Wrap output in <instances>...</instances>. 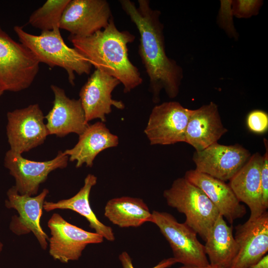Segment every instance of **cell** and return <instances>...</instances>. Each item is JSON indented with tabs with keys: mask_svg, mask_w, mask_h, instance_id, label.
<instances>
[{
	"mask_svg": "<svg viewBox=\"0 0 268 268\" xmlns=\"http://www.w3.org/2000/svg\"><path fill=\"white\" fill-rule=\"evenodd\" d=\"M137 2L136 6L131 0H119L122 8L138 31V55L149 78L148 90L152 102L158 103L163 90L170 98L178 96L184 77L183 69L166 54L160 11L152 9L148 0Z\"/></svg>",
	"mask_w": 268,
	"mask_h": 268,
	"instance_id": "1",
	"label": "cell"
},
{
	"mask_svg": "<svg viewBox=\"0 0 268 268\" xmlns=\"http://www.w3.org/2000/svg\"><path fill=\"white\" fill-rule=\"evenodd\" d=\"M134 35L116 27L113 17L105 29L86 37L69 35L68 40L92 66L116 78L124 86V92H131L143 81L138 68L130 61L128 44Z\"/></svg>",
	"mask_w": 268,
	"mask_h": 268,
	"instance_id": "2",
	"label": "cell"
},
{
	"mask_svg": "<svg viewBox=\"0 0 268 268\" xmlns=\"http://www.w3.org/2000/svg\"><path fill=\"white\" fill-rule=\"evenodd\" d=\"M13 30L20 43L33 53L40 63L64 69L71 85L75 84V73L79 75L90 73L92 65L76 49L67 45L60 29L41 31L39 35L29 33L19 25L15 26Z\"/></svg>",
	"mask_w": 268,
	"mask_h": 268,
	"instance_id": "3",
	"label": "cell"
},
{
	"mask_svg": "<svg viewBox=\"0 0 268 268\" xmlns=\"http://www.w3.org/2000/svg\"><path fill=\"white\" fill-rule=\"evenodd\" d=\"M167 204L186 217L185 223L205 241L220 214L206 195L184 177L175 180L163 192Z\"/></svg>",
	"mask_w": 268,
	"mask_h": 268,
	"instance_id": "4",
	"label": "cell"
},
{
	"mask_svg": "<svg viewBox=\"0 0 268 268\" xmlns=\"http://www.w3.org/2000/svg\"><path fill=\"white\" fill-rule=\"evenodd\" d=\"M40 63L24 45L0 26V89L18 92L28 88L39 70Z\"/></svg>",
	"mask_w": 268,
	"mask_h": 268,
	"instance_id": "5",
	"label": "cell"
},
{
	"mask_svg": "<svg viewBox=\"0 0 268 268\" xmlns=\"http://www.w3.org/2000/svg\"><path fill=\"white\" fill-rule=\"evenodd\" d=\"M152 223L159 229L172 249L177 263L186 266H205L209 264L204 246L197 233L185 222L180 223L171 214L152 211Z\"/></svg>",
	"mask_w": 268,
	"mask_h": 268,
	"instance_id": "6",
	"label": "cell"
},
{
	"mask_svg": "<svg viewBox=\"0 0 268 268\" xmlns=\"http://www.w3.org/2000/svg\"><path fill=\"white\" fill-rule=\"evenodd\" d=\"M48 227L51 235L49 239V254L63 263L78 260L88 244H99L104 240L101 235L68 222L57 213L49 219Z\"/></svg>",
	"mask_w": 268,
	"mask_h": 268,
	"instance_id": "7",
	"label": "cell"
},
{
	"mask_svg": "<svg viewBox=\"0 0 268 268\" xmlns=\"http://www.w3.org/2000/svg\"><path fill=\"white\" fill-rule=\"evenodd\" d=\"M6 135L11 151L22 154L42 144L49 135L38 104L7 113Z\"/></svg>",
	"mask_w": 268,
	"mask_h": 268,
	"instance_id": "8",
	"label": "cell"
},
{
	"mask_svg": "<svg viewBox=\"0 0 268 268\" xmlns=\"http://www.w3.org/2000/svg\"><path fill=\"white\" fill-rule=\"evenodd\" d=\"M191 110L177 101L155 106L144 132L150 145H170L185 142Z\"/></svg>",
	"mask_w": 268,
	"mask_h": 268,
	"instance_id": "9",
	"label": "cell"
},
{
	"mask_svg": "<svg viewBox=\"0 0 268 268\" xmlns=\"http://www.w3.org/2000/svg\"><path fill=\"white\" fill-rule=\"evenodd\" d=\"M112 17L106 0H70L63 12L60 29L72 36L86 37L107 27Z\"/></svg>",
	"mask_w": 268,
	"mask_h": 268,
	"instance_id": "10",
	"label": "cell"
},
{
	"mask_svg": "<svg viewBox=\"0 0 268 268\" xmlns=\"http://www.w3.org/2000/svg\"><path fill=\"white\" fill-rule=\"evenodd\" d=\"M68 156L59 151L53 159L36 161L23 157L21 154L8 150L4 157V166L15 179L14 186L20 195H36L40 184L47 179L48 175L57 169H63L67 165Z\"/></svg>",
	"mask_w": 268,
	"mask_h": 268,
	"instance_id": "11",
	"label": "cell"
},
{
	"mask_svg": "<svg viewBox=\"0 0 268 268\" xmlns=\"http://www.w3.org/2000/svg\"><path fill=\"white\" fill-rule=\"evenodd\" d=\"M49 192L47 189H44L34 197L20 195L14 186L7 191V199L5 201L6 208H13L18 213V216L14 215L12 217L10 230L18 236L32 232L43 250L47 248L49 238L42 229L40 222L45 199Z\"/></svg>",
	"mask_w": 268,
	"mask_h": 268,
	"instance_id": "12",
	"label": "cell"
},
{
	"mask_svg": "<svg viewBox=\"0 0 268 268\" xmlns=\"http://www.w3.org/2000/svg\"><path fill=\"white\" fill-rule=\"evenodd\" d=\"M251 156L241 145H223L218 142L195 151L193 160L196 170L226 182L244 165Z\"/></svg>",
	"mask_w": 268,
	"mask_h": 268,
	"instance_id": "13",
	"label": "cell"
},
{
	"mask_svg": "<svg viewBox=\"0 0 268 268\" xmlns=\"http://www.w3.org/2000/svg\"><path fill=\"white\" fill-rule=\"evenodd\" d=\"M120 82L100 70L95 69L79 91V100L87 123L99 119L106 121V116L112 112V107L123 110L125 105L122 101L112 98V93Z\"/></svg>",
	"mask_w": 268,
	"mask_h": 268,
	"instance_id": "14",
	"label": "cell"
},
{
	"mask_svg": "<svg viewBox=\"0 0 268 268\" xmlns=\"http://www.w3.org/2000/svg\"><path fill=\"white\" fill-rule=\"evenodd\" d=\"M239 252L230 268H247L260 261L268 252V212L249 217L235 227Z\"/></svg>",
	"mask_w": 268,
	"mask_h": 268,
	"instance_id": "15",
	"label": "cell"
},
{
	"mask_svg": "<svg viewBox=\"0 0 268 268\" xmlns=\"http://www.w3.org/2000/svg\"><path fill=\"white\" fill-rule=\"evenodd\" d=\"M50 87L54 100L52 109L45 117L49 134L61 137L70 133L79 135L89 125L79 99H70L63 88L56 85Z\"/></svg>",
	"mask_w": 268,
	"mask_h": 268,
	"instance_id": "16",
	"label": "cell"
},
{
	"mask_svg": "<svg viewBox=\"0 0 268 268\" xmlns=\"http://www.w3.org/2000/svg\"><path fill=\"white\" fill-rule=\"evenodd\" d=\"M227 131L222 124L218 106L210 102L191 110L185 142L192 146L195 151L202 150L218 142Z\"/></svg>",
	"mask_w": 268,
	"mask_h": 268,
	"instance_id": "17",
	"label": "cell"
},
{
	"mask_svg": "<svg viewBox=\"0 0 268 268\" xmlns=\"http://www.w3.org/2000/svg\"><path fill=\"white\" fill-rule=\"evenodd\" d=\"M184 177L206 195L219 214L230 224L245 215V206L240 203L225 182L196 169L187 171Z\"/></svg>",
	"mask_w": 268,
	"mask_h": 268,
	"instance_id": "18",
	"label": "cell"
},
{
	"mask_svg": "<svg viewBox=\"0 0 268 268\" xmlns=\"http://www.w3.org/2000/svg\"><path fill=\"white\" fill-rule=\"evenodd\" d=\"M263 156L256 152L231 178L228 185L241 202L250 210L249 217H256L267 211L263 206L261 172Z\"/></svg>",
	"mask_w": 268,
	"mask_h": 268,
	"instance_id": "19",
	"label": "cell"
},
{
	"mask_svg": "<svg viewBox=\"0 0 268 268\" xmlns=\"http://www.w3.org/2000/svg\"><path fill=\"white\" fill-rule=\"evenodd\" d=\"M118 144V136L111 133L103 122H98L89 125L79 135L78 142L74 146L63 152L68 156L70 161H76V168L84 164L91 167L95 158L101 151Z\"/></svg>",
	"mask_w": 268,
	"mask_h": 268,
	"instance_id": "20",
	"label": "cell"
},
{
	"mask_svg": "<svg viewBox=\"0 0 268 268\" xmlns=\"http://www.w3.org/2000/svg\"><path fill=\"white\" fill-rule=\"evenodd\" d=\"M97 178L94 175L88 174L84 179V185L73 197L59 201L57 202L45 201L43 208L46 211L56 209H69L75 211L84 217L89 223V226L95 232L104 239L113 242L115 236L111 227L100 221L91 208L89 196L92 188L97 183Z\"/></svg>",
	"mask_w": 268,
	"mask_h": 268,
	"instance_id": "21",
	"label": "cell"
},
{
	"mask_svg": "<svg viewBox=\"0 0 268 268\" xmlns=\"http://www.w3.org/2000/svg\"><path fill=\"white\" fill-rule=\"evenodd\" d=\"M204 245L209 263L224 268H230L239 252V246L229 226L220 214L210 228Z\"/></svg>",
	"mask_w": 268,
	"mask_h": 268,
	"instance_id": "22",
	"label": "cell"
},
{
	"mask_svg": "<svg viewBox=\"0 0 268 268\" xmlns=\"http://www.w3.org/2000/svg\"><path fill=\"white\" fill-rule=\"evenodd\" d=\"M104 215L121 228L137 227L152 220V213L142 199L127 196L109 200Z\"/></svg>",
	"mask_w": 268,
	"mask_h": 268,
	"instance_id": "23",
	"label": "cell"
},
{
	"mask_svg": "<svg viewBox=\"0 0 268 268\" xmlns=\"http://www.w3.org/2000/svg\"><path fill=\"white\" fill-rule=\"evenodd\" d=\"M69 0H47L31 13L28 23L41 31L60 29V22L63 12Z\"/></svg>",
	"mask_w": 268,
	"mask_h": 268,
	"instance_id": "24",
	"label": "cell"
},
{
	"mask_svg": "<svg viewBox=\"0 0 268 268\" xmlns=\"http://www.w3.org/2000/svg\"><path fill=\"white\" fill-rule=\"evenodd\" d=\"M263 3L262 0L232 1V13L238 18H248L258 14Z\"/></svg>",
	"mask_w": 268,
	"mask_h": 268,
	"instance_id": "25",
	"label": "cell"
},
{
	"mask_svg": "<svg viewBox=\"0 0 268 268\" xmlns=\"http://www.w3.org/2000/svg\"><path fill=\"white\" fill-rule=\"evenodd\" d=\"M247 125L252 132L256 134L264 133L268 128V115L261 110H253L247 116Z\"/></svg>",
	"mask_w": 268,
	"mask_h": 268,
	"instance_id": "26",
	"label": "cell"
},
{
	"mask_svg": "<svg viewBox=\"0 0 268 268\" xmlns=\"http://www.w3.org/2000/svg\"><path fill=\"white\" fill-rule=\"evenodd\" d=\"M266 152L263 155V161L261 172L262 201L265 210L268 208V141L264 138Z\"/></svg>",
	"mask_w": 268,
	"mask_h": 268,
	"instance_id": "27",
	"label": "cell"
},
{
	"mask_svg": "<svg viewBox=\"0 0 268 268\" xmlns=\"http://www.w3.org/2000/svg\"><path fill=\"white\" fill-rule=\"evenodd\" d=\"M119 260L123 268H135L132 259L127 252L124 251L121 253L119 256ZM176 263L177 262L173 257L161 260L151 268H168Z\"/></svg>",
	"mask_w": 268,
	"mask_h": 268,
	"instance_id": "28",
	"label": "cell"
},
{
	"mask_svg": "<svg viewBox=\"0 0 268 268\" xmlns=\"http://www.w3.org/2000/svg\"><path fill=\"white\" fill-rule=\"evenodd\" d=\"M247 268H268V255L267 254L258 263Z\"/></svg>",
	"mask_w": 268,
	"mask_h": 268,
	"instance_id": "29",
	"label": "cell"
},
{
	"mask_svg": "<svg viewBox=\"0 0 268 268\" xmlns=\"http://www.w3.org/2000/svg\"><path fill=\"white\" fill-rule=\"evenodd\" d=\"M179 268H224L221 267L217 266L212 265L209 264L208 265H206L205 266H201V267L182 266V267Z\"/></svg>",
	"mask_w": 268,
	"mask_h": 268,
	"instance_id": "30",
	"label": "cell"
},
{
	"mask_svg": "<svg viewBox=\"0 0 268 268\" xmlns=\"http://www.w3.org/2000/svg\"><path fill=\"white\" fill-rule=\"evenodd\" d=\"M3 248V244L0 241V254Z\"/></svg>",
	"mask_w": 268,
	"mask_h": 268,
	"instance_id": "31",
	"label": "cell"
},
{
	"mask_svg": "<svg viewBox=\"0 0 268 268\" xmlns=\"http://www.w3.org/2000/svg\"><path fill=\"white\" fill-rule=\"evenodd\" d=\"M4 92L0 89V97L1 96V95L3 94Z\"/></svg>",
	"mask_w": 268,
	"mask_h": 268,
	"instance_id": "32",
	"label": "cell"
}]
</instances>
